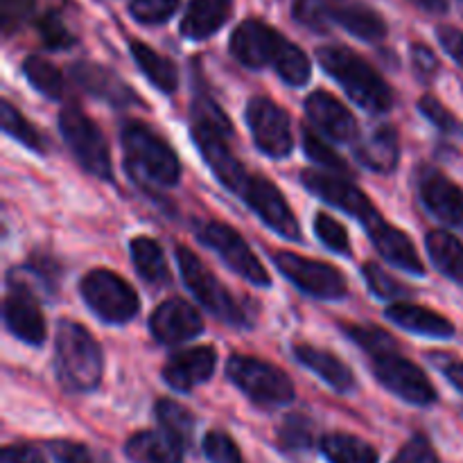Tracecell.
<instances>
[{"label":"cell","mask_w":463,"mask_h":463,"mask_svg":"<svg viewBox=\"0 0 463 463\" xmlns=\"http://www.w3.org/2000/svg\"><path fill=\"white\" fill-rule=\"evenodd\" d=\"M190 120H193L194 143H197L202 156L206 158L213 175L231 193L240 194V190L244 188L251 172H247V167L240 163V158L231 149V138L235 136V131L231 127V120L226 118V113L211 98L202 95V98H197L193 102Z\"/></svg>","instance_id":"6da1fadb"},{"label":"cell","mask_w":463,"mask_h":463,"mask_svg":"<svg viewBox=\"0 0 463 463\" xmlns=\"http://www.w3.org/2000/svg\"><path fill=\"white\" fill-rule=\"evenodd\" d=\"M324 71L342 86L348 98L369 113H387L393 107L392 86L366 59L342 45H326L317 50Z\"/></svg>","instance_id":"7a4b0ae2"},{"label":"cell","mask_w":463,"mask_h":463,"mask_svg":"<svg viewBox=\"0 0 463 463\" xmlns=\"http://www.w3.org/2000/svg\"><path fill=\"white\" fill-rule=\"evenodd\" d=\"M125 165L136 181L167 188L179 184L181 163L175 149L145 122L129 120L120 131Z\"/></svg>","instance_id":"3957f363"},{"label":"cell","mask_w":463,"mask_h":463,"mask_svg":"<svg viewBox=\"0 0 463 463\" xmlns=\"http://www.w3.org/2000/svg\"><path fill=\"white\" fill-rule=\"evenodd\" d=\"M54 353H57V373L68 389L75 392L98 389L104 371L102 348L84 326L63 319L57 326Z\"/></svg>","instance_id":"277c9868"},{"label":"cell","mask_w":463,"mask_h":463,"mask_svg":"<svg viewBox=\"0 0 463 463\" xmlns=\"http://www.w3.org/2000/svg\"><path fill=\"white\" fill-rule=\"evenodd\" d=\"M226 375L260 407H283L294 401V384L288 373L258 357L233 355L226 364Z\"/></svg>","instance_id":"5b68a950"},{"label":"cell","mask_w":463,"mask_h":463,"mask_svg":"<svg viewBox=\"0 0 463 463\" xmlns=\"http://www.w3.org/2000/svg\"><path fill=\"white\" fill-rule=\"evenodd\" d=\"M59 131L68 149L89 175L102 181H113V165L109 143L102 129L75 107H66L59 113Z\"/></svg>","instance_id":"8992f818"},{"label":"cell","mask_w":463,"mask_h":463,"mask_svg":"<svg viewBox=\"0 0 463 463\" xmlns=\"http://www.w3.org/2000/svg\"><path fill=\"white\" fill-rule=\"evenodd\" d=\"M86 306L107 324H127L138 315V294L111 269H93L80 285Z\"/></svg>","instance_id":"52a82bcc"},{"label":"cell","mask_w":463,"mask_h":463,"mask_svg":"<svg viewBox=\"0 0 463 463\" xmlns=\"http://www.w3.org/2000/svg\"><path fill=\"white\" fill-rule=\"evenodd\" d=\"M176 262H179L181 279L188 285L193 297L206 307L211 315L229 326H240L244 321L242 307L235 303L229 289L208 271V267L190 251L188 247H176Z\"/></svg>","instance_id":"ba28073f"},{"label":"cell","mask_w":463,"mask_h":463,"mask_svg":"<svg viewBox=\"0 0 463 463\" xmlns=\"http://www.w3.org/2000/svg\"><path fill=\"white\" fill-rule=\"evenodd\" d=\"M373 375L384 389H389V392L396 393L405 402H411V405L430 407L439 398L437 389L430 383L428 375L423 373V369L398 351H389L373 357Z\"/></svg>","instance_id":"9c48e42d"},{"label":"cell","mask_w":463,"mask_h":463,"mask_svg":"<svg viewBox=\"0 0 463 463\" xmlns=\"http://www.w3.org/2000/svg\"><path fill=\"white\" fill-rule=\"evenodd\" d=\"M199 240H202L208 249H213V251L229 265V269H233L235 274L242 276V279L249 280L251 285L267 288V285L271 283L265 265L258 260L256 253H253L251 247L247 244V240H244L238 231L231 229L229 224H224V222H208V224H203L202 231H199Z\"/></svg>","instance_id":"30bf717a"},{"label":"cell","mask_w":463,"mask_h":463,"mask_svg":"<svg viewBox=\"0 0 463 463\" xmlns=\"http://www.w3.org/2000/svg\"><path fill=\"white\" fill-rule=\"evenodd\" d=\"M274 265L279 267L285 279L292 280L301 292L310 294V297L324 298V301L346 297V279L339 274L337 267L328 265V262L297 256L292 251H279L274 256Z\"/></svg>","instance_id":"8fae6325"},{"label":"cell","mask_w":463,"mask_h":463,"mask_svg":"<svg viewBox=\"0 0 463 463\" xmlns=\"http://www.w3.org/2000/svg\"><path fill=\"white\" fill-rule=\"evenodd\" d=\"M247 122L253 143L271 158L289 156L294 147L288 111L269 98H253L247 107Z\"/></svg>","instance_id":"7c38bea8"},{"label":"cell","mask_w":463,"mask_h":463,"mask_svg":"<svg viewBox=\"0 0 463 463\" xmlns=\"http://www.w3.org/2000/svg\"><path fill=\"white\" fill-rule=\"evenodd\" d=\"M240 199L269 226L271 231L288 240H301V226L294 217L292 208L285 202L283 193L265 176L251 175L240 190Z\"/></svg>","instance_id":"4fadbf2b"},{"label":"cell","mask_w":463,"mask_h":463,"mask_svg":"<svg viewBox=\"0 0 463 463\" xmlns=\"http://www.w3.org/2000/svg\"><path fill=\"white\" fill-rule=\"evenodd\" d=\"M285 43L288 39H283L274 27L258 18H247L231 34L229 48L242 66L258 71V68L274 66Z\"/></svg>","instance_id":"5bb4252c"},{"label":"cell","mask_w":463,"mask_h":463,"mask_svg":"<svg viewBox=\"0 0 463 463\" xmlns=\"http://www.w3.org/2000/svg\"><path fill=\"white\" fill-rule=\"evenodd\" d=\"M301 181L310 193H315L317 197L324 199L326 203L348 213V215L364 222V224H369L373 217L380 215V213L375 211L373 203H371V199L348 179L335 176L330 175V172L306 170L301 175Z\"/></svg>","instance_id":"9a60e30c"},{"label":"cell","mask_w":463,"mask_h":463,"mask_svg":"<svg viewBox=\"0 0 463 463\" xmlns=\"http://www.w3.org/2000/svg\"><path fill=\"white\" fill-rule=\"evenodd\" d=\"M149 330L161 344L175 346L197 337L203 330V321L197 307L190 306L188 301L167 298L149 317Z\"/></svg>","instance_id":"2e32d148"},{"label":"cell","mask_w":463,"mask_h":463,"mask_svg":"<svg viewBox=\"0 0 463 463\" xmlns=\"http://www.w3.org/2000/svg\"><path fill=\"white\" fill-rule=\"evenodd\" d=\"M306 116L312 125L335 143H353L357 138V120L351 109L344 107L335 95L312 90L306 99Z\"/></svg>","instance_id":"e0dca14e"},{"label":"cell","mask_w":463,"mask_h":463,"mask_svg":"<svg viewBox=\"0 0 463 463\" xmlns=\"http://www.w3.org/2000/svg\"><path fill=\"white\" fill-rule=\"evenodd\" d=\"M5 324L9 333L16 335L30 346H41L45 342V319L39 301L25 285H14L5 298Z\"/></svg>","instance_id":"ac0fdd59"},{"label":"cell","mask_w":463,"mask_h":463,"mask_svg":"<svg viewBox=\"0 0 463 463\" xmlns=\"http://www.w3.org/2000/svg\"><path fill=\"white\" fill-rule=\"evenodd\" d=\"M217 355L211 346H193L167 360L163 378L175 392L188 393L199 384L208 383L215 373Z\"/></svg>","instance_id":"d6986e66"},{"label":"cell","mask_w":463,"mask_h":463,"mask_svg":"<svg viewBox=\"0 0 463 463\" xmlns=\"http://www.w3.org/2000/svg\"><path fill=\"white\" fill-rule=\"evenodd\" d=\"M71 75L81 89L86 90L93 98L102 99V102L113 104V107H131L134 102H138V95L131 90V86H127L111 68L99 66L95 61H77L71 68Z\"/></svg>","instance_id":"ffe728a7"},{"label":"cell","mask_w":463,"mask_h":463,"mask_svg":"<svg viewBox=\"0 0 463 463\" xmlns=\"http://www.w3.org/2000/svg\"><path fill=\"white\" fill-rule=\"evenodd\" d=\"M369 231V238L373 242V247L378 249L380 256L387 262H392L398 269L407 271V274L425 276V267L420 262L419 253H416L414 242L402 233L401 229L392 226L389 222H384L383 217H373L369 224H364Z\"/></svg>","instance_id":"44dd1931"},{"label":"cell","mask_w":463,"mask_h":463,"mask_svg":"<svg viewBox=\"0 0 463 463\" xmlns=\"http://www.w3.org/2000/svg\"><path fill=\"white\" fill-rule=\"evenodd\" d=\"M419 193L425 208L446 224L463 231V190L446 175L432 170L419 181Z\"/></svg>","instance_id":"7402d4cb"},{"label":"cell","mask_w":463,"mask_h":463,"mask_svg":"<svg viewBox=\"0 0 463 463\" xmlns=\"http://www.w3.org/2000/svg\"><path fill=\"white\" fill-rule=\"evenodd\" d=\"M330 9H333L335 25L344 27L355 39L378 43L387 36L384 18L362 0H330Z\"/></svg>","instance_id":"603a6c76"},{"label":"cell","mask_w":463,"mask_h":463,"mask_svg":"<svg viewBox=\"0 0 463 463\" xmlns=\"http://www.w3.org/2000/svg\"><path fill=\"white\" fill-rule=\"evenodd\" d=\"M184 450L185 443H181L165 430L138 432L125 446L127 457L136 463H181Z\"/></svg>","instance_id":"cb8c5ba5"},{"label":"cell","mask_w":463,"mask_h":463,"mask_svg":"<svg viewBox=\"0 0 463 463\" xmlns=\"http://www.w3.org/2000/svg\"><path fill=\"white\" fill-rule=\"evenodd\" d=\"M294 357L301 362L303 366L312 371V373L319 375L328 387H333L335 392L348 393L355 389V375L353 371L339 360L333 353L324 351V348L310 346V344H297L294 346Z\"/></svg>","instance_id":"d4e9b609"},{"label":"cell","mask_w":463,"mask_h":463,"mask_svg":"<svg viewBox=\"0 0 463 463\" xmlns=\"http://www.w3.org/2000/svg\"><path fill=\"white\" fill-rule=\"evenodd\" d=\"M357 161L373 172L389 175L401 161V143L392 125H380L355 147Z\"/></svg>","instance_id":"484cf974"},{"label":"cell","mask_w":463,"mask_h":463,"mask_svg":"<svg viewBox=\"0 0 463 463\" xmlns=\"http://www.w3.org/2000/svg\"><path fill=\"white\" fill-rule=\"evenodd\" d=\"M387 317L401 328L416 335H425V337L448 339L455 335V326H452L450 319L423 306H414V303L396 301L393 306L387 307Z\"/></svg>","instance_id":"4316f807"},{"label":"cell","mask_w":463,"mask_h":463,"mask_svg":"<svg viewBox=\"0 0 463 463\" xmlns=\"http://www.w3.org/2000/svg\"><path fill=\"white\" fill-rule=\"evenodd\" d=\"M231 7V0H190L185 16L181 18V34L193 41L208 39L229 21Z\"/></svg>","instance_id":"83f0119b"},{"label":"cell","mask_w":463,"mask_h":463,"mask_svg":"<svg viewBox=\"0 0 463 463\" xmlns=\"http://www.w3.org/2000/svg\"><path fill=\"white\" fill-rule=\"evenodd\" d=\"M131 57L138 63L143 75L163 93H175L179 86V71L167 57L158 54L143 41H131Z\"/></svg>","instance_id":"f1b7e54d"},{"label":"cell","mask_w":463,"mask_h":463,"mask_svg":"<svg viewBox=\"0 0 463 463\" xmlns=\"http://www.w3.org/2000/svg\"><path fill=\"white\" fill-rule=\"evenodd\" d=\"M434 267L455 283L463 285V244L448 231H430L425 238Z\"/></svg>","instance_id":"f546056e"},{"label":"cell","mask_w":463,"mask_h":463,"mask_svg":"<svg viewBox=\"0 0 463 463\" xmlns=\"http://www.w3.org/2000/svg\"><path fill=\"white\" fill-rule=\"evenodd\" d=\"M131 262H134L136 271L140 279L149 285H163L170 283V269H167V260L163 256V249L156 240L152 238H134L129 242Z\"/></svg>","instance_id":"4dcf8cb0"},{"label":"cell","mask_w":463,"mask_h":463,"mask_svg":"<svg viewBox=\"0 0 463 463\" xmlns=\"http://www.w3.org/2000/svg\"><path fill=\"white\" fill-rule=\"evenodd\" d=\"M321 450L330 463H378L375 448L353 434H328L321 441Z\"/></svg>","instance_id":"1f68e13d"},{"label":"cell","mask_w":463,"mask_h":463,"mask_svg":"<svg viewBox=\"0 0 463 463\" xmlns=\"http://www.w3.org/2000/svg\"><path fill=\"white\" fill-rule=\"evenodd\" d=\"M23 72H25L27 81L34 86L39 93H43L50 99H61L66 93V81H63L61 71L54 63H50L43 57H27L23 61Z\"/></svg>","instance_id":"d6a6232c"},{"label":"cell","mask_w":463,"mask_h":463,"mask_svg":"<svg viewBox=\"0 0 463 463\" xmlns=\"http://www.w3.org/2000/svg\"><path fill=\"white\" fill-rule=\"evenodd\" d=\"M156 419L161 430H165V432H170L172 437H176L181 443L188 446L194 432V416L190 414L188 407L179 405L170 398H163V401L156 402Z\"/></svg>","instance_id":"836d02e7"},{"label":"cell","mask_w":463,"mask_h":463,"mask_svg":"<svg viewBox=\"0 0 463 463\" xmlns=\"http://www.w3.org/2000/svg\"><path fill=\"white\" fill-rule=\"evenodd\" d=\"M274 68H276V72H279L280 80L289 86L307 84V80H310V75H312V66H310V59H307V54L303 52L298 45L289 43V41L283 45V50H280Z\"/></svg>","instance_id":"e575fe53"},{"label":"cell","mask_w":463,"mask_h":463,"mask_svg":"<svg viewBox=\"0 0 463 463\" xmlns=\"http://www.w3.org/2000/svg\"><path fill=\"white\" fill-rule=\"evenodd\" d=\"M0 122H3L5 134L12 136V138H16L18 143H23L25 147L34 149V152H43L45 149L43 138H41L39 131H36L34 127L25 120V116H23L21 111H16V109H14L7 99L0 104Z\"/></svg>","instance_id":"d590c367"},{"label":"cell","mask_w":463,"mask_h":463,"mask_svg":"<svg viewBox=\"0 0 463 463\" xmlns=\"http://www.w3.org/2000/svg\"><path fill=\"white\" fill-rule=\"evenodd\" d=\"M292 12L303 27L319 34H326L335 25L330 0H294Z\"/></svg>","instance_id":"8d00e7d4"},{"label":"cell","mask_w":463,"mask_h":463,"mask_svg":"<svg viewBox=\"0 0 463 463\" xmlns=\"http://www.w3.org/2000/svg\"><path fill=\"white\" fill-rule=\"evenodd\" d=\"M342 330L362 348V351L369 353L371 357L396 351V342H393L392 335H387L380 328H371V326H342Z\"/></svg>","instance_id":"74e56055"},{"label":"cell","mask_w":463,"mask_h":463,"mask_svg":"<svg viewBox=\"0 0 463 463\" xmlns=\"http://www.w3.org/2000/svg\"><path fill=\"white\" fill-rule=\"evenodd\" d=\"M419 109L420 113H423V116L428 118L439 131H441V134L452 136V138H463L461 120L455 116V113L448 111L437 98H432V95H423V98L419 99Z\"/></svg>","instance_id":"f35d334b"},{"label":"cell","mask_w":463,"mask_h":463,"mask_svg":"<svg viewBox=\"0 0 463 463\" xmlns=\"http://www.w3.org/2000/svg\"><path fill=\"white\" fill-rule=\"evenodd\" d=\"M179 9V0H131L129 12L143 25H161Z\"/></svg>","instance_id":"ab89813d"},{"label":"cell","mask_w":463,"mask_h":463,"mask_svg":"<svg viewBox=\"0 0 463 463\" xmlns=\"http://www.w3.org/2000/svg\"><path fill=\"white\" fill-rule=\"evenodd\" d=\"M315 233L317 238L321 240V244H326L330 251L351 256V240H348L346 229H344L335 217L319 213V215L315 217Z\"/></svg>","instance_id":"60d3db41"},{"label":"cell","mask_w":463,"mask_h":463,"mask_svg":"<svg viewBox=\"0 0 463 463\" xmlns=\"http://www.w3.org/2000/svg\"><path fill=\"white\" fill-rule=\"evenodd\" d=\"M203 455L211 463H242V455H240V448L235 446L233 439L226 432L220 430H213L203 437Z\"/></svg>","instance_id":"b9f144b4"},{"label":"cell","mask_w":463,"mask_h":463,"mask_svg":"<svg viewBox=\"0 0 463 463\" xmlns=\"http://www.w3.org/2000/svg\"><path fill=\"white\" fill-rule=\"evenodd\" d=\"M364 279L366 283H369L371 292L380 298H401L410 294V289H407L401 280L393 279L392 274H387V271L380 265H375V262H366Z\"/></svg>","instance_id":"7bdbcfd3"},{"label":"cell","mask_w":463,"mask_h":463,"mask_svg":"<svg viewBox=\"0 0 463 463\" xmlns=\"http://www.w3.org/2000/svg\"><path fill=\"white\" fill-rule=\"evenodd\" d=\"M303 149H306V154L312 158V161L319 163V165H324L326 172L328 170L346 172V163L342 161V156H339V154L335 152L330 145H326L324 140L315 134V131H310V129L303 131Z\"/></svg>","instance_id":"ee69618b"},{"label":"cell","mask_w":463,"mask_h":463,"mask_svg":"<svg viewBox=\"0 0 463 463\" xmlns=\"http://www.w3.org/2000/svg\"><path fill=\"white\" fill-rule=\"evenodd\" d=\"M279 441L285 450L301 452L312 446V428L303 416H289L279 430Z\"/></svg>","instance_id":"f6af8a7d"},{"label":"cell","mask_w":463,"mask_h":463,"mask_svg":"<svg viewBox=\"0 0 463 463\" xmlns=\"http://www.w3.org/2000/svg\"><path fill=\"white\" fill-rule=\"evenodd\" d=\"M392 463H439V457L437 450L432 448V443L419 434V437L407 441L405 446L398 450V455L393 457Z\"/></svg>","instance_id":"bcb514c9"},{"label":"cell","mask_w":463,"mask_h":463,"mask_svg":"<svg viewBox=\"0 0 463 463\" xmlns=\"http://www.w3.org/2000/svg\"><path fill=\"white\" fill-rule=\"evenodd\" d=\"M39 30H41V36H43V41L48 48L61 50V48H68V45L75 43V36L66 30V25H63L61 18H59L57 14H48L45 18H41Z\"/></svg>","instance_id":"7dc6e473"},{"label":"cell","mask_w":463,"mask_h":463,"mask_svg":"<svg viewBox=\"0 0 463 463\" xmlns=\"http://www.w3.org/2000/svg\"><path fill=\"white\" fill-rule=\"evenodd\" d=\"M50 452L59 463H93L89 448L72 441H54L50 443Z\"/></svg>","instance_id":"c3c4849f"},{"label":"cell","mask_w":463,"mask_h":463,"mask_svg":"<svg viewBox=\"0 0 463 463\" xmlns=\"http://www.w3.org/2000/svg\"><path fill=\"white\" fill-rule=\"evenodd\" d=\"M411 61H414V71L419 72L423 80H432L439 71V57L432 52V48L423 43H411Z\"/></svg>","instance_id":"681fc988"},{"label":"cell","mask_w":463,"mask_h":463,"mask_svg":"<svg viewBox=\"0 0 463 463\" xmlns=\"http://www.w3.org/2000/svg\"><path fill=\"white\" fill-rule=\"evenodd\" d=\"M437 36L439 43L443 45V50H446V52L463 68V32L452 25H441L437 30Z\"/></svg>","instance_id":"f907efd6"},{"label":"cell","mask_w":463,"mask_h":463,"mask_svg":"<svg viewBox=\"0 0 463 463\" xmlns=\"http://www.w3.org/2000/svg\"><path fill=\"white\" fill-rule=\"evenodd\" d=\"M0 463H45V459L30 443H18V446H7L0 452Z\"/></svg>","instance_id":"816d5d0a"},{"label":"cell","mask_w":463,"mask_h":463,"mask_svg":"<svg viewBox=\"0 0 463 463\" xmlns=\"http://www.w3.org/2000/svg\"><path fill=\"white\" fill-rule=\"evenodd\" d=\"M437 364L441 366V371L446 373V378L450 380V384L455 389H459L463 393V360H455V357H448V360H439L437 357Z\"/></svg>","instance_id":"f5cc1de1"},{"label":"cell","mask_w":463,"mask_h":463,"mask_svg":"<svg viewBox=\"0 0 463 463\" xmlns=\"http://www.w3.org/2000/svg\"><path fill=\"white\" fill-rule=\"evenodd\" d=\"M411 3L428 14H446L448 12V0H411Z\"/></svg>","instance_id":"db71d44e"}]
</instances>
